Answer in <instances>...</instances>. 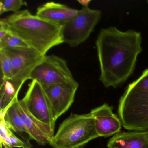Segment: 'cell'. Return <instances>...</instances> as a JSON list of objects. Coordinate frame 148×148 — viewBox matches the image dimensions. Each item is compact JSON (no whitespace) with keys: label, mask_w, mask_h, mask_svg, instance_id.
I'll list each match as a JSON object with an SVG mask.
<instances>
[{"label":"cell","mask_w":148,"mask_h":148,"mask_svg":"<svg viewBox=\"0 0 148 148\" xmlns=\"http://www.w3.org/2000/svg\"><path fill=\"white\" fill-rule=\"evenodd\" d=\"M79 10L54 2H48L39 7L36 15L62 27L78 12Z\"/></svg>","instance_id":"obj_12"},{"label":"cell","mask_w":148,"mask_h":148,"mask_svg":"<svg viewBox=\"0 0 148 148\" xmlns=\"http://www.w3.org/2000/svg\"><path fill=\"white\" fill-rule=\"evenodd\" d=\"M22 0H4L0 1V14L8 12H17L25 5Z\"/></svg>","instance_id":"obj_19"},{"label":"cell","mask_w":148,"mask_h":148,"mask_svg":"<svg viewBox=\"0 0 148 148\" xmlns=\"http://www.w3.org/2000/svg\"><path fill=\"white\" fill-rule=\"evenodd\" d=\"M147 134H148V131H147Z\"/></svg>","instance_id":"obj_21"},{"label":"cell","mask_w":148,"mask_h":148,"mask_svg":"<svg viewBox=\"0 0 148 148\" xmlns=\"http://www.w3.org/2000/svg\"><path fill=\"white\" fill-rule=\"evenodd\" d=\"M1 21L9 32L44 55L64 43L61 27L33 15L27 9L14 13Z\"/></svg>","instance_id":"obj_2"},{"label":"cell","mask_w":148,"mask_h":148,"mask_svg":"<svg viewBox=\"0 0 148 148\" xmlns=\"http://www.w3.org/2000/svg\"><path fill=\"white\" fill-rule=\"evenodd\" d=\"M118 113L126 130L148 131V68L127 86L119 100Z\"/></svg>","instance_id":"obj_3"},{"label":"cell","mask_w":148,"mask_h":148,"mask_svg":"<svg viewBox=\"0 0 148 148\" xmlns=\"http://www.w3.org/2000/svg\"><path fill=\"white\" fill-rule=\"evenodd\" d=\"M21 100L31 115L54 130L56 121L45 90L38 82L32 80L25 95Z\"/></svg>","instance_id":"obj_7"},{"label":"cell","mask_w":148,"mask_h":148,"mask_svg":"<svg viewBox=\"0 0 148 148\" xmlns=\"http://www.w3.org/2000/svg\"><path fill=\"white\" fill-rule=\"evenodd\" d=\"M27 47L29 46L21 39L10 32L0 39V50Z\"/></svg>","instance_id":"obj_18"},{"label":"cell","mask_w":148,"mask_h":148,"mask_svg":"<svg viewBox=\"0 0 148 148\" xmlns=\"http://www.w3.org/2000/svg\"><path fill=\"white\" fill-rule=\"evenodd\" d=\"M30 79L36 80L43 87L75 80L66 61L54 55H46L31 73Z\"/></svg>","instance_id":"obj_6"},{"label":"cell","mask_w":148,"mask_h":148,"mask_svg":"<svg viewBox=\"0 0 148 148\" xmlns=\"http://www.w3.org/2000/svg\"><path fill=\"white\" fill-rule=\"evenodd\" d=\"M90 114L95 121L96 130L99 137H107L120 132L122 124L112 111V107L104 103L92 109Z\"/></svg>","instance_id":"obj_10"},{"label":"cell","mask_w":148,"mask_h":148,"mask_svg":"<svg viewBox=\"0 0 148 148\" xmlns=\"http://www.w3.org/2000/svg\"><path fill=\"white\" fill-rule=\"evenodd\" d=\"M108 148H148L146 131L119 132L107 143Z\"/></svg>","instance_id":"obj_13"},{"label":"cell","mask_w":148,"mask_h":148,"mask_svg":"<svg viewBox=\"0 0 148 148\" xmlns=\"http://www.w3.org/2000/svg\"><path fill=\"white\" fill-rule=\"evenodd\" d=\"M17 108L28 130L30 138L39 145L50 144L54 135V130L49 125L36 119L29 113L21 100L17 102Z\"/></svg>","instance_id":"obj_11"},{"label":"cell","mask_w":148,"mask_h":148,"mask_svg":"<svg viewBox=\"0 0 148 148\" xmlns=\"http://www.w3.org/2000/svg\"><path fill=\"white\" fill-rule=\"evenodd\" d=\"M18 100L10 106L4 115L0 117H3L7 125L10 130L19 135L24 141L30 143V140L32 139L17 108Z\"/></svg>","instance_id":"obj_15"},{"label":"cell","mask_w":148,"mask_h":148,"mask_svg":"<svg viewBox=\"0 0 148 148\" xmlns=\"http://www.w3.org/2000/svg\"><path fill=\"white\" fill-rule=\"evenodd\" d=\"M1 118V148H32L31 143L21 140L15 136L7 125L3 117Z\"/></svg>","instance_id":"obj_16"},{"label":"cell","mask_w":148,"mask_h":148,"mask_svg":"<svg viewBox=\"0 0 148 148\" xmlns=\"http://www.w3.org/2000/svg\"><path fill=\"white\" fill-rule=\"evenodd\" d=\"M78 87L79 84L76 80L43 87L55 121L71 106Z\"/></svg>","instance_id":"obj_9"},{"label":"cell","mask_w":148,"mask_h":148,"mask_svg":"<svg viewBox=\"0 0 148 148\" xmlns=\"http://www.w3.org/2000/svg\"><path fill=\"white\" fill-rule=\"evenodd\" d=\"M78 2L82 5L83 7H89V4L91 2V0H78Z\"/></svg>","instance_id":"obj_20"},{"label":"cell","mask_w":148,"mask_h":148,"mask_svg":"<svg viewBox=\"0 0 148 148\" xmlns=\"http://www.w3.org/2000/svg\"><path fill=\"white\" fill-rule=\"evenodd\" d=\"M101 17L100 10L91 9L89 7L82 8L61 27L64 43L75 47L84 42L93 32Z\"/></svg>","instance_id":"obj_5"},{"label":"cell","mask_w":148,"mask_h":148,"mask_svg":"<svg viewBox=\"0 0 148 148\" xmlns=\"http://www.w3.org/2000/svg\"><path fill=\"white\" fill-rule=\"evenodd\" d=\"M142 35L133 30L120 31L115 27L101 29L96 42L100 66L99 80L105 87H117L135 70L142 52Z\"/></svg>","instance_id":"obj_1"},{"label":"cell","mask_w":148,"mask_h":148,"mask_svg":"<svg viewBox=\"0 0 148 148\" xmlns=\"http://www.w3.org/2000/svg\"><path fill=\"white\" fill-rule=\"evenodd\" d=\"M0 64H1V80L12 79V64L11 59L3 50H0Z\"/></svg>","instance_id":"obj_17"},{"label":"cell","mask_w":148,"mask_h":148,"mask_svg":"<svg viewBox=\"0 0 148 148\" xmlns=\"http://www.w3.org/2000/svg\"><path fill=\"white\" fill-rule=\"evenodd\" d=\"M24 84L12 79L1 80L0 116H3L10 106L18 99V95Z\"/></svg>","instance_id":"obj_14"},{"label":"cell","mask_w":148,"mask_h":148,"mask_svg":"<svg viewBox=\"0 0 148 148\" xmlns=\"http://www.w3.org/2000/svg\"><path fill=\"white\" fill-rule=\"evenodd\" d=\"M98 137L94 119L90 113H71L60 124L49 144L53 148H84Z\"/></svg>","instance_id":"obj_4"},{"label":"cell","mask_w":148,"mask_h":148,"mask_svg":"<svg viewBox=\"0 0 148 148\" xmlns=\"http://www.w3.org/2000/svg\"><path fill=\"white\" fill-rule=\"evenodd\" d=\"M3 50L12 61V80L23 83L30 79L31 73L46 55L29 47L7 48Z\"/></svg>","instance_id":"obj_8"}]
</instances>
